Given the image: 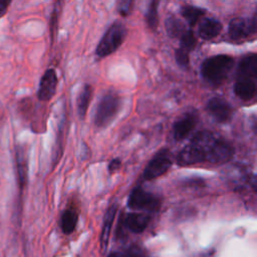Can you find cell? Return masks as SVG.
<instances>
[{
  "instance_id": "1",
  "label": "cell",
  "mask_w": 257,
  "mask_h": 257,
  "mask_svg": "<svg viewBox=\"0 0 257 257\" xmlns=\"http://www.w3.org/2000/svg\"><path fill=\"white\" fill-rule=\"evenodd\" d=\"M233 156V148L212 132L197 133L191 142L179 153L180 166H190L201 163L223 164Z\"/></svg>"
},
{
  "instance_id": "2",
  "label": "cell",
  "mask_w": 257,
  "mask_h": 257,
  "mask_svg": "<svg viewBox=\"0 0 257 257\" xmlns=\"http://www.w3.org/2000/svg\"><path fill=\"white\" fill-rule=\"evenodd\" d=\"M233 65L234 59L230 55H213L203 61L201 74L207 82L213 85H219L227 79Z\"/></svg>"
},
{
  "instance_id": "3",
  "label": "cell",
  "mask_w": 257,
  "mask_h": 257,
  "mask_svg": "<svg viewBox=\"0 0 257 257\" xmlns=\"http://www.w3.org/2000/svg\"><path fill=\"white\" fill-rule=\"evenodd\" d=\"M126 27L120 22H113L100 38L95 53L98 57H105L114 52L123 42L126 35Z\"/></svg>"
},
{
  "instance_id": "4",
  "label": "cell",
  "mask_w": 257,
  "mask_h": 257,
  "mask_svg": "<svg viewBox=\"0 0 257 257\" xmlns=\"http://www.w3.org/2000/svg\"><path fill=\"white\" fill-rule=\"evenodd\" d=\"M120 106L119 96L109 91L105 93L99 100L94 115V123L97 127H104L108 125L114 116L117 114Z\"/></svg>"
},
{
  "instance_id": "5",
  "label": "cell",
  "mask_w": 257,
  "mask_h": 257,
  "mask_svg": "<svg viewBox=\"0 0 257 257\" xmlns=\"http://www.w3.org/2000/svg\"><path fill=\"white\" fill-rule=\"evenodd\" d=\"M257 31L256 15L251 18L236 17L229 22L228 34L234 41H242L255 35Z\"/></svg>"
},
{
  "instance_id": "6",
  "label": "cell",
  "mask_w": 257,
  "mask_h": 257,
  "mask_svg": "<svg viewBox=\"0 0 257 257\" xmlns=\"http://www.w3.org/2000/svg\"><path fill=\"white\" fill-rule=\"evenodd\" d=\"M172 166V159L167 150L160 151L148 164L144 171V179L154 180L164 175Z\"/></svg>"
},
{
  "instance_id": "7",
  "label": "cell",
  "mask_w": 257,
  "mask_h": 257,
  "mask_svg": "<svg viewBox=\"0 0 257 257\" xmlns=\"http://www.w3.org/2000/svg\"><path fill=\"white\" fill-rule=\"evenodd\" d=\"M127 206L136 210H154L159 206V200L152 193L147 192L141 187H137L128 197Z\"/></svg>"
},
{
  "instance_id": "8",
  "label": "cell",
  "mask_w": 257,
  "mask_h": 257,
  "mask_svg": "<svg viewBox=\"0 0 257 257\" xmlns=\"http://www.w3.org/2000/svg\"><path fill=\"white\" fill-rule=\"evenodd\" d=\"M206 108L208 112L219 122L228 121L232 114V107L230 103L220 96L210 98L207 102Z\"/></svg>"
},
{
  "instance_id": "9",
  "label": "cell",
  "mask_w": 257,
  "mask_h": 257,
  "mask_svg": "<svg viewBox=\"0 0 257 257\" xmlns=\"http://www.w3.org/2000/svg\"><path fill=\"white\" fill-rule=\"evenodd\" d=\"M57 86V75L54 69L49 68L47 69L44 74L42 75L39 87L37 91V96L42 101H47L52 98L56 91Z\"/></svg>"
},
{
  "instance_id": "10",
  "label": "cell",
  "mask_w": 257,
  "mask_h": 257,
  "mask_svg": "<svg viewBox=\"0 0 257 257\" xmlns=\"http://www.w3.org/2000/svg\"><path fill=\"white\" fill-rule=\"evenodd\" d=\"M237 78L257 79V55L250 53L245 55L239 62L237 68Z\"/></svg>"
},
{
  "instance_id": "11",
  "label": "cell",
  "mask_w": 257,
  "mask_h": 257,
  "mask_svg": "<svg viewBox=\"0 0 257 257\" xmlns=\"http://www.w3.org/2000/svg\"><path fill=\"white\" fill-rule=\"evenodd\" d=\"M151 217L143 213H130L122 220V225L133 233H142L150 223Z\"/></svg>"
},
{
  "instance_id": "12",
  "label": "cell",
  "mask_w": 257,
  "mask_h": 257,
  "mask_svg": "<svg viewBox=\"0 0 257 257\" xmlns=\"http://www.w3.org/2000/svg\"><path fill=\"white\" fill-rule=\"evenodd\" d=\"M197 122V115L194 112L185 114L178 119L174 124V138L177 141L185 139L195 127Z\"/></svg>"
},
{
  "instance_id": "13",
  "label": "cell",
  "mask_w": 257,
  "mask_h": 257,
  "mask_svg": "<svg viewBox=\"0 0 257 257\" xmlns=\"http://www.w3.org/2000/svg\"><path fill=\"white\" fill-rule=\"evenodd\" d=\"M222 23L214 18H203L198 27L199 36L202 39L210 40L217 37L222 31Z\"/></svg>"
},
{
  "instance_id": "14",
  "label": "cell",
  "mask_w": 257,
  "mask_h": 257,
  "mask_svg": "<svg viewBox=\"0 0 257 257\" xmlns=\"http://www.w3.org/2000/svg\"><path fill=\"white\" fill-rule=\"evenodd\" d=\"M256 80L249 78H237L234 85L235 94L242 100H250L256 94Z\"/></svg>"
},
{
  "instance_id": "15",
  "label": "cell",
  "mask_w": 257,
  "mask_h": 257,
  "mask_svg": "<svg viewBox=\"0 0 257 257\" xmlns=\"http://www.w3.org/2000/svg\"><path fill=\"white\" fill-rule=\"evenodd\" d=\"M116 209H117V206L115 204H112L107 209V211L104 215V218H103V226H102V231H101V246H102L103 250H105L106 246H107L113 219L116 214Z\"/></svg>"
},
{
  "instance_id": "16",
  "label": "cell",
  "mask_w": 257,
  "mask_h": 257,
  "mask_svg": "<svg viewBox=\"0 0 257 257\" xmlns=\"http://www.w3.org/2000/svg\"><path fill=\"white\" fill-rule=\"evenodd\" d=\"M205 9L193 5H185L181 8V15L186 19L190 26L196 25L202 16L205 15Z\"/></svg>"
},
{
  "instance_id": "17",
  "label": "cell",
  "mask_w": 257,
  "mask_h": 257,
  "mask_svg": "<svg viewBox=\"0 0 257 257\" xmlns=\"http://www.w3.org/2000/svg\"><path fill=\"white\" fill-rule=\"evenodd\" d=\"M91 86L89 84H84L77 96V110L78 114L81 118H83L86 114L90 98H91Z\"/></svg>"
},
{
  "instance_id": "18",
  "label": "cell",
  "mask_w": 257,
  "mask_h": 257,
  "mask_svg": "<svg viewBox=\"0 0 257 257\" xmlns=\"http://www.w3.org/2000/svg\"><path fill=\"white\" fill-rule=\"evenodd\" d=\"M165 28L168 35L172 38L180 37L186 30V26L182 20L175 16H169L165 21Z\"/></svg>"
},
{
  "instance_id": "19",
  "label": "cell",
  "mask_w": 257,
  "mask_h": 257,
  "mask_svg": "<svg viewBox=\"0 0 257 257\" xmlns=\"http://www.w3.org/2000/svg\"><path fill=\"white\" fill-rule=\"evenodd\" d=\"M78 215L73 209H67L61 216V229L66 235L72 233L76 227Z\"/></svg>"
},
{
  "instance_id": "20",
  "label": "cell",
  "mask_w": 257,
  "mask_h": 257,
  "mask_svg": "<svg viewBox=\"0 0 257 257\" xmlns=\"http://www.w3.org/2000/svg\"><path fill=\"white\" fill-rule=\"evenodd\" d=\"M160 5V0H151L148 11L146 13V20L148 23V26L155 30L159 23V13L158 8Z\"/></svg>"
},
{
  "instance_id": "21",
  "label": "cell",
  "mask_w": 257,
  "mask_h": 257,
  "mask_svg": "<svg viewBox=\"0 0 257 257\" xmlns=\"http://www.w3.org/2000/svg\"><path fill=\"white\" fill-rule=\"evenodd\" d=\"M197 44V40L195 38L194 32L192 29H186L183 34L180 36V48L190 53L194 50Z\"/></svg>"
},
{
  "instance_id": "22",
  "label": "cell",
  "mask_w": 257,
  "mask_h": 257,
  "mask_svg": "<svg viewBox=\"0 0 257 257\" xmlns=\"http://www.w3.org/2000/svg\"><path fill=\"white\" fill-rule=\"evenodd\" d=\"M17 171L19 176L20 187L23 188L27 180V165H26V160L24 159V156L22 155V153H19V152L17 153Z\"/></svg>"
},
{
  "instance_id": "23",
  "label": "cell",
  "mask_w": 257,
  "mask_h": 257,
  "mask_svg": "<svg viewBox=\"0 0 257 257\" xmlns=\"http://www.w3.org/2000/svg\"><path fill=\"white\" fill-rule=\"evenodd\" d=\"M108 257H146V253L141 247L133 245L124 252H113Z\"/></svg>"
},
{
  "instance_id": "24",
  "label": "cell",
  "mask_w": 257,
  "mask_h": 257,
  "mask_svg": "<svg viewBox=\"0 0 257 257\" xmlns=\"http://www.w3.org/2000/svg\"><path fill=\"white\" fill-rule=\"evenodd\" d=\"M175 59L176 62L178 63L179 66L182 68H188L189 63H190V58H189V53L180 47L175 50Z\"/></svg>"
},
{
  "instance_id": "25",
  "label": "cell",
  "mask_w": 257,
  "mask_h": 257,
  "mask_svg": "<svg viewBox=\"0 0 257 257\" xmlns=\"http://www.w3.org/2000/svg\"><path fill=\"white\" fill-rule=\"evenodd\" d=\"M134 2H135V0H117L116 1L117 12L123 17L127 16L132 12Z\"/></svg>"
},
{
  "instance_id": "26",
  "label": "cell",
  "mask_w": 257,
  "mask_h": 257,
  "mask_svg": "<svg viewBox=\"0 0 257 257\" xmlns=\"http://www.w3.org/2000/svg\"><path fill=\"white\" fill-rule=\"evenodd\" d=\"M120 168V161L118 159H113L109 165H108V171L110 173H113L115 172L116 170H118Z\"/></svg>"
},
{
  "instance_id": "27",
  "label": "cell",
  "mask_w": 257,
  "mask_h": 257,
  "mask_svg": "<svg viewBox=\"0 0 257 257\" xmlns=\"http://www.w3.org/2000/svg\"><path fill=\"white\" fill-rule=\"evenodd\" d=\"M11 0H0V18L5 14Z\"/></svg>"
}]
</instances>
